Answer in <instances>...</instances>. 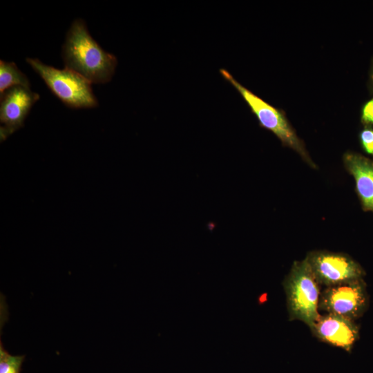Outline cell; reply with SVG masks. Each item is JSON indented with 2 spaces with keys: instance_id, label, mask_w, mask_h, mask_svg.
<instances>
[{
  "instance_id": "52a82bcc",
  "label": "cell",
  "mask_w": 373,
  "mask_h": 373,
  "mask_svg": "<svg viewBox=\"0 0 373 373\" xmlns=\"http://www.w3.org/2000/svg\"><path fill=\"white\" fill-rule=\"evenodd\" d=\"M39 95L21 86L11 87L1 94L0 137L4 141L23 125Z\"/></svg>"
},
{
  "instance_id": "4fadbf2b",
  "label": "cell",
  "mask_w": 373,
  "mask_h": 373,
  "mask_svg": "<svg viewBox=\"0 0 373 373\" xmlns=\"http://www.w3.org/2000/svg\"><path fill=\"white\" fill-rule=\"evenodd\" d=\"M361 122L366 126L373 125V98L363 106L361 112Z\"/></svg>"
},
{
  "instance_id": "6da1fadb",
  "label": "cell",
  "mask_w": 373,
  "mask_h": 373,
  "mask_svg": "<svg viewBox=\"0 0 373 373\" xmlns=\"http://www.w3.org/2000/svg\"><path fill=\"white\" fill-rule=\"evenodd\" d=\"M62 57L66 68L95 84L111 81L117 64L116 57L101 48L81 19L73 21L66 34Z\"/></svg>"
},
{
  "instance_id": "9c48e42d",
  "label": "cell",
  "mask_w": 373,
  "mask_h": 373,
  "mask_svg": "<svg viewBox=\"0 0 373 373\" xmlns=\"http://www.w3.org/2000/svg\"><path fill=\"white\" fill-rule=\"evenodd\" d=\"M343 162L354 178L363 209L373 212V161L356 153H346Z\"/></svg>"
},
{
  "instance_id": "30bf717a",
  "label": "cell",
  "mask_w": 373,
  "mask_h": 373,
  "mask_svg": "<svg viewBox=\"0 0 373 373\" xmlns=\"http://www.w3.org/2000/svg\"><path fill=\"white\" fill-rule=\"evenodd\" d=\"M17 86L30 88V84L26 76L14 62L0 61V93Z\"/></svg>"
},
{
  "instance_id": "7a4b0ae2",
  "label": "cell",
  "mask_w": 373,
  "mask_h": 373,
  "mask_svg": "<svg viewBox=\"0 0 373 373\" xmlns=\"http://www.w3.org/2000/svg\"><path fill=\"white\" fill-rule=\"evenodd\" d=\"M289 321H300L309 328L320 316V285L304 258L294 261L283 282Z\"/></svg>"
},
{
  "instance_id": "3957f363",
  "label": "cell",
  "mask_w": 373,
  "mask_h": 373,
  "mask_svg": "<svg viewBox=\"0 0 373 373\" xmlns=\"http://www.w3.org/2000/svg\"><path fill=\"white\" fill-rule=\"evenodd\" d=\"M219 72L242 96L252 113L256 117L260 127L272 132L283 145L294 150L309 166L314 169L316 167L303 142L298 137L280 109L271 106L245 87L226 69L221 68Z\"/></svg>"
},
{
  "instance_id": "8fae6325",
  "label": "cell",
  "mask_w": 373,
  "mask_h": 373,
  "mask_svg": "<svg viewBox=\"0 0 373 373\" xmlns=\"http://www.w3.org/2000/svg\"><path fill=\"white\" fill-rule=\"evenodd\" d=\"M25 355H11L0 341V373H21Z\"/></svg>"
},
{
  "instance_id": "5bb4252c",
  "label": "cell",
  "mask_w": 373,
  "mask_h": 373,
  "mask_svg": "<svg viewBox=\"0 0 373 373\" xmlns=\"http://www.w3.org/2000/svg\"><path fill=\"white\" fill-rule=\"evenodd\" d=\"M370 84H371V87L373 90V66H372V71H371V75H370Z\"/></svg>"
},
{
  "instance_id": "8992f818",
  "label": "cell",
  "mask_w": 373,
  "mask_h": 373,
  "mask_svg": "<svg viewBox=\"0 0 373 373\" xmlns=\"http://www.w3.org/2000/svg\"><path fill=\"white\" fill-rule=\"evenodd\" d=\"M305 258L318 284L325 287L362 279L365 275L361 265L344 253L315 250Z\"/></svg>"
},
{
  "instance_id": "5b68a950",
  "label": "cell",
  "mask_w": 373,
  "mask_h": 373,
  "mask_svg": "<svg viewBox=\"0 0 373 373\" xmlns=\"http://www.w3.org/2000/svg\"><path fill=\"white\" fill-rule=\"evenodd\" d=\"M366 285L362 279L325 287L321 291L318 309L354 321L367 308Z\"/></svg>"
},
{
  "instance_id": "7c38bea8",
  "label": "cell",
  "mask_w": 373,
  "mask_h": 373,
  "mask_svg": "<svg viewBox=\"0 0 373 373\" xmlns=\"http://www.w3.org/2000/svg\"><path fill=\"white\" fill-rule=\"evenodd\" d=\"M359 138L364 151L373 156V129L367 126L360 133Z\"/></svg>"
},
{
  "instance_id": "ba28073f",
  "label": "cell",
  "mask_w": 373,
  "mask_h": 373,
  "mask_svg": "<svg viewBox=\"0 0 373 373\" xmlns=\"http://www.w3.org/2000/svg\"><path fill=\"white\" fill-rule=\"evenodd\" d=\"M309 329L319 341L348 352L359 338L354 321L332 314L320 315Z\"/></svg>"
},
{
  "instance_id": "277c9868",
  "label": "cell",
  "mask_w": 373,
  "mask_h": 373,
  "mask_svg": "<svg viewBox=\"0 0 373 373\" xmlns=\"http://www.w3.org/2000/svg\"><path fill=\"white\" fill-rule=\"evenodd\" d=\"M26 62L43 79L51 92L71 108H90L98 106L91 83L78 73L64 68L57 69L37 59Z\"/></svg>"
}]
</instances>
